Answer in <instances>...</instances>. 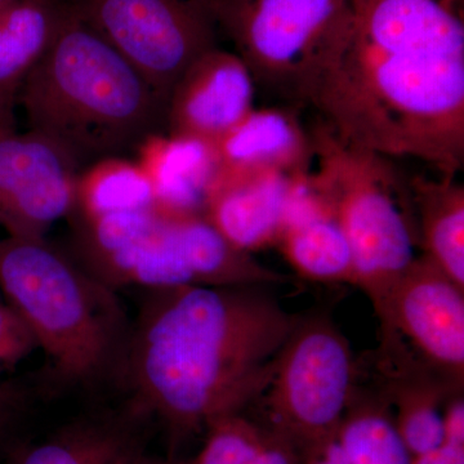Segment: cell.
Segmentation results:
<instances>
[{
  "instance_id": "23",
  "label": "cell",
  "mask_w": 464,
  "mask_h": 464,
  "mask_svg": "<svg viewBox=\"0 0 464 464\" xmlns=\"http://www.w3.org/2000/svg\"><path fill=\"white\" fill-rule=\"evenodd\" d=\"M447 440L426 456L411 459V464H464V399L463 392L454 393L444 406Z\"/></svg>"
},
{
  "instance_id": "13",
  "label": "cell",
  "mask_w": 464,
  "mask_h": 464,
  "mask_svg": "<svg viewBox=\"0 0 464 464\" xmlns=\"http://www.w3.org/2000/svg\"><path fill=\"white\" fill-rule=\"evenodd\" d=\"M277 249L302 279L355 283L353 250L331 209L314 188L310 170L293 179Z\"/></svg>"
},
{
  "instance_id": "2",
  "label": "cell",
  "mask_w": 464,
  "mask_h": 464,
  "mask_svg": "<svg viewBox=\"0 0 464 464\" xmlns=\"http://www.w3.org/2000/svg\"><path fill=\"white\" fill-rule=\"evenodd\" d=\"M17 101L29 130L60 149L79 172L101 159L134 154L148 137L166 133L167 103L65 2L56 35Z\"/></svg>"
},
{
  "instance_id": "5",
  "label": "cell",
  "mask_w": 464,
  "mask_h": 464,
  "mask_svg": "<svg viewBox=\"0 0 464 464\" xmlns=\"http://www.w3.org/2000/svg\"><path fill=\"white\" fill-rule=\"evenodd\" d=\"M311 133L310 179L346 235L355 283L375 313L417 258L420 246L411 181L393 159L341 139L320 121Z\"/></svg>"
},
{
  "instance_id": "21",
  "label": "cell",
  "mask_w": 464,
  "mask_h": 464,
  "mask_svg": "<svg viewBox=\"0 0 464 464\" xmlns=\"http://www.w3.org/2000/svg\"><path fill=\"white\" fill-rule=\"evenodd\" d=\"M206 441L188 464H301L283 435L239 411L208 424Z\"/></svg>"
},
{
  "instance_id": "11",
  "label": "cell",
  "mask_w": 464,
  "mask_h": 464,
  "mask_svg": "<svg viewBox=\"0 0 464 464\" xmlns=\"http://www.w3.org/2000/svg\"><path fill=\"white\" fill-rule=\"evenodd\" d=\"M256 92L248 66L234 51L204 52L174 85L166 133L216 143L256 109Z\"/></svg>"
},
{
  "instance_id": "1",
  "label": "cell",
  "mask_w": 464,
  "mask_h": 464,
  "mask_svg": "<svg viewBox=\"0 0 464 464\" xmlns=\"http://www.w3.org/2000/svg\"><path fill=\"white\" fill-rule=\"evenodd\" d=\"M267 286L149 290L123 364L143 413L176 440L239 413L262 395L301 320Z\"/></svg>"
},
{
  "instance_id": "6",
  "label": "cell",
  "mask_w": 464,
  "mask_h": 464,
  "mask_svg": "<svg viewBox=\"0 0 464 464\" xmlns=\"http://www.w3.org/2000/svg\"><path fill=\"white\" fill-rule=\"evenodd\" d=\"M204 5L257 90L290 109L311 106L323 70L353 25L348 0H204Z\"/></svg>"
},
{
  "instance_id": "26",
  "label": "cell",
  "mask_w": 464,
  "mask_h": 464,
  "mask_svg": "<svg viewBox=\"0 0 464 464\" xmlns=\"http://www.w3.org/2000/svg\"><path fill=\"white\" fill-rule=\"evenodd\" d=\"M121 464H172L169 462H163V460L152 459V458L146 457L141 451H136L128 459H125Z\"/></svg>"
},
{
  "instance_id": "7",
  "label": "cell",
  "mask_w": 464,
  "mask_h": 464,
  "mask_svg": "<svg viewBox=\"0 0 464 464\" xmlns=\"http://www.w3.org/2000/svg\"><path fill=\"white\" fill-rule=\"evenodd\" d=\"M360 366L331 317H301L262 395V423L301 449L335 431L355 398Z\"/></svg>"
},
{
  "instance_id": "20",
  "label": "cell",
  "mask_w": 464,
  "mask_h": 464,
  "mask_svg": "<svg viewBox=\"0 0 464 464\" xmlns=\"http://www.w3.org/2000/svg\"><path fill=\"white\" fill-rule=\"evenodd\" d=\"M139 451L121 424L85 420L38 444L14 449L2 464H121Z\"/></svg>"
},
{
  "instance_id": "18",
  "label": "cell",
  "mask_w": 464,
  "mask_h": 464,
  "mask_svg": "<svg viewBox=\"0 0 464 464\" xmlns=\"http://www.w3.org/2000/svg\"><path fill=\"white\" fill-rule=\"evenodd\" d=\"M63 0H14L0 9V92L16 101L21 85L50 48Z\"/></svg>"
},
{
  "instance_id": "4",
  "label": "cell",
  "mask_w": 464,
  "mask_h": 464,
  "mask_svg": "<svg viewBox=\"0 0 464 464\" xmlns=\"http://www.w3.org/2000/svg\"><path fill=\"white\" fill-rule=\"evenodd\" d=\"M70 255L110 288L284 285L288 275L235 248L203 215L158 207L72 219Z\"/></svg>"
},
{
  "instance_id": "16",
  "label": "cell",
  "mask_w": 464,
  "mask_h": 464,
  "mask_svg": "<svg viewBox=\"0 0 464 464\" xmlns=\"http://www.w3.org/2000/svg\"><path fill=\"white\" fill-rule=\"evenodd\" d=\"M298 453L301 464H411L386 400L360 386L335 431Z\"/></svg>"
},
{
  "instance_id": "22",
  "label": "cell",
  "mask_w": 464,
  "mask_h": 464,
  "mask_svg": "<svg viewBox=\"0 0 464 464\" xmlns=\"http://www.w3.org/2000/svg\"><path fill=\"white\" fill-rule=\"evenodd\" d=\"M38 350L32 332L5 302H0V373Z\"/></svg>"
},
{
  "instance_id": "8",
  "label": "cell",
  "mask_w": 464,
  "mask_h": 464,
  "mask_svg": "<svg viewBox=\"0 0 464 464\" xmlns=\"http://www.w3.org/2000/svg\"><path fill=\"white\" fill-rule=\"evenodd\" d=\"M168 105L174 85L204 52L216 26L197 0H63Z\"/></svg>"
},
{
  "instance_id": "12",
  "label": "cell",
  "mask_w": 464,
  "mask_h": 464,
  "mask_svg": "<svg viewBox=\"0 0 464 464\" xmlns=\"http://www.w3.org/2000/svg\"><path fill=\"white\" fill-rule=\"evenodd\" d=\"M297 174H221L208 192L203 216L228 243L253 253L276 246L293 179Z\"/></svg>"
},
{
  "instance_id": "27",
  "label": "cell",
  "mask_w": 464,
  "mask_h": 464,
  "mask_svg": "<svg viewBox=\"0 0 464 464\" xmlns=\"http://www.w3.org/2000/svg\"><path fill=\"white\" fill-rule=\"evenodd\" d=\"M12 2H14V0H0V9L7 7Z\"/></svg>"
},
{
  "instance_id": "9",
  "label": "cell",
  "mask_w": 464,
  "mask_h": 464,
  "mask_svg": "<svg viewBox=\"0 0 464 464\" xmlns=\"http://www.w3.org/2000/svg\"><path fill=\"white\" fill-rule=\"evenodd\" d=\"M375 314L382 334L395 335L427 368L463 389L464 288L431 259L415 258Z\"/></svg>"
},
{
  "instance_id": "10",
  "label": "cell",
  "mask_w": 464,
  "mask_h": 464,
  "mask_svg": "<svg viewBox=\"0 0 464 464\" xmlns=\"http://www.w3.org/2000/svg\"><path fill=\"white\" fill-rule=\"evenodd\" d=\"M78 167L41 134L0 125V228L45 237L74 209Z\"/></svg>"
},
{
  "instance_id": "14",
  "label": "cell",
  "mask_w": 464,
  "mask_h": 464,
  "mask_svg": "<svg viewBox=\"0 0 464 464\" xmlns=\"http://www.w3.org/2000/svg\"><path fill=\"white\" fill-rule=\"evenodd\" d=\"M295 112L290 108L252 110L215 143L218 173L308 172L314 161L313 139Z\"/></svg>"
},
{
  "instance_id": "19",
  "label": "cell",
  "mask_w": 464,
  "mask_h": 464,
  "mask_svg": "<svg viewBox=\"0 0 464 464\" xmlns=\"http://www.w3.org/2000/svg\"><path fill=\"white\" fill-rule=\"evenodd\" d=\"M155 207L149 177L134 159L111 157L94 161L78 173L74 209L69 218H100Z\"/></svg>"
},
{
  "instance_id": "15",
  "label": "cell",
  "mask_w": 464,
  "mask_h": 464,
  "mask_svg": "<svg viewBox=\"0 0 464 464\" xmlns=\"http://www.w3.org/2000/svg\"><path fill=\"white\" fill-rule=\"evenodd\" d=\"M134 154L151 182L155 207L203 215L208 192L218 173L215 143L157 133L148 137Z\"/></svg>"
},
{
  "instance_id": "25",
  "label": "cell",
  "mask_w": 464,
  "mask_h": 464,
  "mask_svg": "<svg viewBox=\"0 0 464 464\" xmlns=\"http://www.w3.org/2000/svg\"><path fill=\"white\" fill-rule=\"evenodd\" d=\"M14 99L0 92V125H14Z\"/></svg>"
},
{
  "instance_id": "28",
  "label": "cell",
  "mask_w": 464,
  "mask_h": 464,
  "mask_svg": "<svg viewBox=\"0 0 464 464\" xmlns=\"http://www.w3.org/2000/svg\"><path fill=\"white\" fill-rule=\"evenodd\" d=\"M197 2L204 3V0H197Z\"/></svg>"
},
{
  "instance_id": "24",
  "label": "cell",
  "mask_w": 464,
  "mask_h": 464,
  "mask_svg": "<svg viewBox=\"0 0 464 464\" xmlns=\"http://www.w3.org/2000/svg\"><path fill=\"white\" fill-rule=\"evenodd\" d=\"M25 392L14 382L0 380V445L5 441L23 413Z\"/></svg>"
},
{
  "instance_id": "17",
  "label": "cell",
  "mask_w": 464,
  "mask_h": 464,
  "mask_svg": "<svg viewBox=\"0 0 464 464\" xmlns=\"http://www.w3.org/2000/svg\"><path fill=\"white\" fill-rule=\"evenodd\" d=\"M420 248L464 288V186L457 177L411 179Z\"/></svg>"
},
{
  "instance_id": "3",
  "label": "cell",
  "mask_w": 464,
  "mask_h": 464,
  "mask_svg": "<svg viewBox=\"0 0 464 464\" xmlns=\"http://www.w3.org/2000/svg\"><path fill=\"white\" fill-rule=\"evenodd\" d=\"M0 290L63 380L94 381L123 362L115 290L45 237H0Z\"/></svg>"
}]
</instances>
